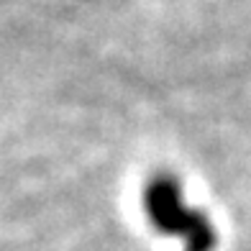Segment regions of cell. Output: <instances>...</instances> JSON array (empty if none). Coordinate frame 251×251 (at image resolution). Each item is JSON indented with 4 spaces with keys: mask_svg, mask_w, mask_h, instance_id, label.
Returning <instances> with one entry per match:
<instances>
[{
    "mask_svg": "<svg viewBox=\"0 0 251 251\" xmlns=\"http://www.w3.org/2000/svg\"><path fill=\"white\" fill-rule=\"evenodd\" d=\"M144 208L154 226L164 233H177L187 241V251H210L215 233L200 210L182 205L179 182L169 175L154 177L144 190Z\"/></svg>",
    "mask_w": 251,
    "mask_h": 251,
    "instance_id": "1",
    "label": "cell"
}]
</instances>
